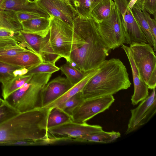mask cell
Instances as JSON below:
<instances>
[{
  "mask_svg": "<svg viewBox=\"0 0 156 156\" xmlns=\"http://www.w3.org/2000/svg\"><path fill=\"white\" fill-rule=\"evenodd\" d=\"M69 62L85 72L100 65L109 51L99 36L96 23L92 17L78 16L74 20Z\"/></svg>",
  "mask_w": 156,
  "mask_h": 156,
  "instance_id": "obj_1",
  "label": "cell"
},
{
  "mask_svg": "<svg viewBox=\"0 0 156 156\" xmlns=\"http://www.w3.org/2000/svg\"><path fill=\"white\" fill-rule=\"evenodd\" d=\"M50 111L41 108L19 113L0 125V145L21 140H46L54 143L48 132Z\"/></svg>",
  "mask_w": 156,
  "mask_h": 156,
  "instance_id": "obj_2",
  "label": "cell"
},
{
  "mask_svg": "<svg viewBox=\"0 0 156 156\" xmlns=\"http://www.w3.org/2000/svg\"><path fill=\"white\" fill-rule=\"evenodd\" d=\"M131 83L126 67L119 58L105 60L99 71L88 82L81 91L84 99L113 95L126 90Z\"/></svg>",
  "mask_w": 156,
  "mask_h": 156,
  "instance_id": "obj_3",
  "label": "cell"
},
{
  "mask_svg": "<svg viewBox=\"0 0 156 156\" xmlns=\"http://www.w3.org/2000/svg\"><path fill=\"white\" fill-rule=\"evenodd\" d=\"M52 74L33 75L23 86L4 99L5 102L19 113L42 108L41 91Z\"/></svg>",
  "mask_w": 156,
  "mask_h": 156,
  "instance_id": "obj_4",
  "label": "cell"
},
{
  "mask_svg": "<svg viewBox=\"0 0 156 156\" xmlns=\"http://www.w3.org/2000/svg\"><path fill=\"white\" fill-rule=\"evenodd\" d=\"M129 48L140 76L149 89L156 87V56L153 47L144 42H133Z\"/></svg>",
  "mask_w": 156,
  "mask_h": 156,
  "instance_id": "obj_5",
  "label": "cell"
},
{
  "mask_svg": "<svg viewBox=\"0 0 156 156\" xmlns=\"http://www.w3.org/2000/svg\"><path fill=\"white\" fill-rule=\"evenodd\" d=\"M51 19L48 42L54 54L70 62L73 38V28L53 16Z\"/></svg>",
  "mask_w": 156,
  "mask_h": 156,
  "instance_id": "obj_6",
  "label": "cell"
},
{
  "mask_svg": "<svg viewBox=\"0 0 156 156\" xmlns=\"http://www.w3.org/2000/svg\"><path fill=\"white\" fill-rule=\"evenodd\" d=\"M95 22L100 38L109 51L124 44L121 16L116 2L113 12L108 18L99 22Z\"/></svg>",
  "mask_w": 156,
  "mask_h": 156,
  "instance_id": "obj_7",
  "label": "cell"
},
{
  "mask_svg": "<svg viewBox=\"0 0 156 156\" xmlns=\"http://www.w3.org/2000/svg\"><path fill=\"white\" fill-rule=\"evenodd\" d=\"M115 100L113 95L84 99L73 112L72 120L78 123L86 122L96 115L108 109Z\"/></svg>",
  "mask_w": 156,
  "mask_h": 156,
  "instance_id": "obj_8",
  "label": "cell"
},
{
  "mask_svg": "<svg viewBox=\"0 0 156 156\" xmlns=\"http://www.w3.org/2000/svg\"><path fill=\"white\" fill-rule=\"evenodd\" d=\"M99 125H90L86 122L78 123L72 121L48 129L50 136L57 140H71L74 138L93 134L103 130Z\"/></svg>",
  "mask_w": 156,
  "mask_h": 156,
  "instance_id": "obj_9",
  "label": "cell"
},
{
  "mask_svg": "<svg viewBox=\"0 0 156 156\" xmlns=\"http://www.w3.org/2000/svg\"><path fill=\"white\" fill-rule=\"evenodd\" d=\"M121 16L122 24L125 37V44L133 42L147 43L145 37L135 20L128 0H115Z\"/></svg>",
  "mask_w": 156,
  "mask_h": 156,
  "instance_id": "obj_10",
  "label": "cell"
},
{
  "mask_svg": "<svg viewBox=\"0 0 156 156\" xmlns=\"http://www.w3.org/2000/svg\"><path fill=\"white\" fill-rule=\"evenodd\" d=\"M136 108L131 109V116L125 134L135 131L147 123L156 112L155 89Z\"/></svg>",
  "mask_w": 156,
  "mask_h": 156,
  "instance_id": "obj_11",
  "label": "cell"
},
{
  "mask_svg": "<svg viewBox=\"0 0 156 156\" xmlns=\"http://www.w3.org/2000/svg\"><path fill=\"white\" fill-rule=\"evenodd\" d=\"M49 15L58 19L73 27L78 16L69 2L63 0H34Z\"/></svg>",
  "mask_w": 156,
  "mask_h": 156,
  "instance_id": "obj_12",
  "label": "cell"
},
{
  "mask_svg": "<svg viewBox=\"0 0 156 156\" xmlns=\"http://www.w3.org/2000/svg\"><path fill=\"white\" fill-rule=\"evenodd\" d=\"M21 35L26 43L41 57L43 62L55 63L60 58L53 53L49 43L48 34L45 37L21 31Z\"/></svg>",
  "mask_w": 156,
  "mask_h": 156,
  "instance_id": "obj_13",
  "label": "cell"
},
{
  "mask_svg": "<svg viewBox=\"0 0 156 156\" xmlns=\"http://www.w3.org/2000/svg\"><path fill=\"white\" fill-rule=\"evenodd\" d=\"M73 85L66 78L61 76L48 82L41 91L42 108L57 99Z\"/></svg>",
  "mask_w": 156,
  "mask_h": 156,
  "instance_id": "obj_14",
  "label": "cell"
},
{
  "mask_svg": "<svg viewBox=\"0 0 156 156\" xmlns=\"http://www.w3.org/2000/svg\"><path fill=\"white\" fill-rule=\"evenodd\" d=\"M121 48L124 51L131 66L134 86V92L131 99L133 105L145 99L149 96L147 86L140 77L136 67L129 47L122 44Z\"/></svg>",
  "mask_w": 156,
  "mask_h": 156,
  "instance_id": "obj_15",
  "label": "cell"
},
{
  "mask_svg": "<svg viewBox=\"0 0 156 156\" xmlns=\"http://www.w3.org/2000/svg\"><path fill=\"white\" fill-rule=\"evenodd\" d=\"M0 10L31 13L41 17H51L34 1L3 0L0 5Z\"/></svg>",
  "mask_w": 156,
  "mask_h": 156,
  "instance_id": "obj_16",
  "label": "cell"
},
{
  "mask_svg": "<svg viewBox=\"0 0 156 156\" xmlns=\"http://www.w3.org/2000/svg\"><path fill=\"white\" fill-rule=\"evenodd\" d=\"M0 61L14 66L28 69L43 62L40 55L30 51L12 55L0 56Z\"/></svg>",
  "mask_w": 156,
  "mask_h": 156,
  "instance_id": "obj_17",
  "label": "cell"
},
{
  "mask_svg": "<svg viewBox=\"0 0 156 156\" xmlns=\"http://www.w3.org/2000/svg\"><path fill=\"white\" fill-rule=\"evenodd\" d=\"M101 64L97 67L87 72L80 81L73 86L61 97L44 108L51 109L57 107L69 98L78 93L81 92L90 80L99 71Z\"/></svg>",
  "mask_w": 156,
  "mask_h": 156,
  "instance_id": "obj_18",
  "label": "cell"
},
{
  "mask_svg": "<svg viewBox=\"0 0 156 156\" xmlns=\"http://www.w3.org/2000/svg\"><path fill=\"white\" fill-rule=\"evenodd\" d=\"M50 18L40 17L24 21L21 23L23 31L45 37L49 32Z\"/></svg>",
  "mask_w": 156,
  "mask_h": 156,
  "instance_id": "obj_19",
  "label": "cell"
},
{
  "mask_svg": "<svg viewBox=\"0 0 156 156\" xmlns=\"http://www.w3.org/2000/svg\"><path fill=\"white\" fill-rule=\"evenodd\" d=\"M28 51L36 53L26 43L21 34L17 39L0 41V56L12 55Z\"/></svg>",
  "mask_w": 156,
  "mask_h": 156,
  "instance_id": "obj_20",
  "label": "cell"
},
{
  "mask_svg": "<svg viewBox=\"0 0 156 156\" xmlns=\"http://www.w3.org/2000/svg\"><path fill=\"white\" fill-rule=\"evenodd\" d=\"M120 136V133L118 132L113 131L108 132L103 130L93 134L72 138L71 140L80 142L108 143L115 141Z\"/></svg>",
  "mask_w": 156,
  "mask_h": 156,
  "instance_id": "obj_21",
  "label": "cell"
},
{
  "mask_svg": "<svg viewBox=\"0 0 156 156\" xmlns=\"http://www.w3.org/2000/svg\"><path fill=\"white\" fill-rule=\"evenodd\" d=\"M133 15L143 33L148 43L156 51V40L154 38L141 10L136 4L132 9Z\"/></svg>",
  "mask_w": 156,
  "mask_h": 156,
  "instance_id": "obj_22",
  "label": "cell"
},
{
  "mask_svg": "<svg viewBox=\"0 0 156 156\" xmlns=\"http://www.w3.org/2000/svg\"><path fill=\"white\" fill-rule=\"evenodd\" d=\"M104 0H67L78 16L85 18L91 17V11Z\"/></svg>",
  "mask_w": 156,
  "mask_h": 156,
  "instance_id": "obj_23",
  "label": "cell"
},
{
  "mask_svg": "<svg viewBox=\"0 0 156 156\" xmlns=\"http://www.w3.org/2000/svg\"><path fill=\"white\" fill-rule=\"evenodd\" d=\"M115 5V0H104L92 10L91 17L97 22L108 18L113 12Z\"/></svg>",
  "mask_w": 156,
  "mask_h": 156,
  "instance_id": "obj_24",
  "label": "cell"
},
{
  "mask_svg": "<svg viewBox=\"0 0 156 156\" xmlns=\"http://www.w3.org/2000/svg\"><path fill=\"white\" fill-rule=\"evenodd\" d=\"M5 28L14 31L23 30L22 25L19 20L15 12L0 10V28Z\"/></svg>",
  "mask_w": 156,
  "mask_h": 156,
  "instance_id": "obj_25",
  "label": "cell"
},
{
  "mask_svg": "<svg viewBox=\"0 0 156 156\" xmlns=\"http://www.w3.org/2000/svg\"><path fill=\"white\" fill-rule=\"evenodd\" d=\"M33 75H25L15 76L2 84V96L3 99L23 86Z\"/></svg>",
  "mask_w": 156,
  "mask_h": 156,
  "instance_id": "obj_26",
  "label": "cell"
},
{
  "mask_svg": "<svg viewBox=\"0 0 156 156\" xmlns=\"http://www.w3.org/2000/svg\"><path fill=\"white\" fill-rule=\"evenodd\" d=\"M72 121L70 115L59 108H55L50 109L48 116L47 127L48 129Z\"/></svg>",
  "mask_w": 156,
  "mask_h": 156,
  "instance_id": "obj_27",
  "label": "cell"
},
{
  "mask_svg": "<svg viewBox=\"0 0 156 156\" xmlns=\"http://www.w3.org/2000/svg\"><path fill=\"white\" fill-rule=\"evenodd\" d=\"M66 78L71 84L74 85L80 81L84 77L87 72H83L73 66L69 62L59 67Z\"/></svg>",
  "mask_w": 156,
  "mask_h": 156,
  "instance_id": "obj_28",
  "label": "cell"
},
{
  "mask_svg": "<svg viewBox=\"0 0 156 156\" xmlns=\"http://www.w3.org/2000/svg\"><path fill=\"white\" fill-rule=\"evenodd\" d=\"M84 100L81 92H80L68 99L57 107L71 116L74 110Z\"/></svg>",
  "mask_w": 156,
  "mask_h": 156,
  "instance_id": "obj_29",
  "label": "cell"
},
{
  "mask_svg": "<svg viewBox=\"0 0 156 156\" xmlns=\"http://www.w3.org/2000/svg\"><path fill=\"white\" fill-rule=\"evenodd\" d=\"M60 70L59 68L55 65V63L43 62L28 69L26 75H33L41 73H53Z\"/></svg>",
  "mask_w": 156,
  "mask_h": 156,
  "instance_id": "obj_30",
  "label": "cell"
},
{
  "mask_svg": "<svg viewBox=\"0 0 156 156\" xmlns=\"http://www.w3.org/2000/svg\"><path fill=\"white\" fill-rule=\"evenodd\" d=\"M20 68L0 61V82L2 84L15 77L14 71Z\"/></svg>",
  "mask_w": 156,
  "mask_h": 156,
  "instance_id": "obj_31",
  "label": "cell"
},
{
  "mask_svg": "<svg viewBox=\"0 0 156 156\" xmlns=\"http://www.w3.org/2000/svg\"><path fill=\"white\" fill-rule=\"evenodd\" d=\"M19 113L5 101L0 106V125Z\"/></svg>",
  "mask_w": 156,
  "mask_h": 156,
  "instance_id": "obj_32",
  "label": "cell"
},
{
  "mask_svg": "<svg viewBox=\"0 0 156 156\" xmlns=\"http://www.w3.org/2000/svg\"><path fill=\"white\" fill-rule=\"evenodd\" d=\"M20 37V31H14L5 28H0V41L17 39Z\"/></svg>",
  "mask_w": 156,
  "mask_h": 156,
  "instance_id": "obj_33",
  "label": "cell"
},
{
  "mask_svg": "<svg viewBox=\"0 0 156 156\" xmlns=\"http://www.w3.org/2000/svg\"><path fill=\"white\" fill-rule=\"evenodd\" d=\"M146 19L151 33L156 40V21L155 19H152L150 16V14L144 9L141 10Z\"/></svg>",
  "mask_w": 156,
  "mask_h": 156,
  "instance_id": "obj_34",
  "label": "cell"
},
{
  "mask_svg": "<svg viewBox=\"0 0 156 156\" xmlns=\"http://www.w3.org/2000/svg\"><path fill=\"white\" fill-rule=\"evenodd\" d=\"M144 9L149 14L153 15L156 20V0H145Z\"/></svg>",
  "mask_w": 156,
  "mask_h": 156,
  "instance_id": "obj_35",
  "label": "cell"
},
{
  "mask_svg": "<svg viewBox=\"0 0 156 156\" xmlns=\"http://www.w3.org/2000/svg\"><path fill=\"white\" fill-rule=\"evenodd\" d=\"M17 17L20 22L41 17L35 14L25 12H15Z\"/></svg>",
  "mask_w": 156,
  "mask_h": 156,
  "instance_id": "obj_36",
  "label": "cell"
},
{
  "mask_svg": "<svg viewBox=\"0 0 156 156\" xmlns=\"http://www.w3.org/2000/svg\"><path fill=\"white\" fill-rule=\"evenodd\" d=\"M145 0H137L135 4L142 10L144 9V5Z\"/></svg>",
  "mask_w": 156,
  "mask_h": 156,
  "instance_id": "obj_37",
  "label": "cell"
},
{
  "mask_svg": "<svg viewBox=\"0 0 156 156\" xmlns=\"http://www.w3.org/2000/svg\"><path fill=\"white\" fill-rule=\"evenodd\" d=\"M137 0H130L128 6L129 9H132Z\"/></svg>",
  "mask_w": 156,
  "mask_h": 156,
  "instance_id": "obj_38",
  "label": "cell"
},
{
  "mask_svg": "<svg viewBox=\"0 0 156 156\" xmlns=\"http://www.w3.org/2000/svg\"><path fill=\"white\" fill-rule=\"evenodd\" d=\"M5 102V101L4 99H2L0 97V106L3 104Z\"/></svg>",
  "mask_w": 156,
  "mask_h": 156,
  "instance_id": "obj_39",
  "label": "cell"
},
{
  "mask_svg": "<svg viewBox=\"0 0 156 156\" xmlns=\"http://www.w3.org/2000/svg\"><path fill=\"white\" fill-rule=\"evenodd\" d=\"M2 0H0V5L1 4V3H2Z\"/></svg>",
  "mask_w": 156,
  "mask_h": 156,
  "instance_id": "obj_40",
  "label": "cell"
},
{
  "mask_svg": "<svg viewBox=\"0 0 156 156\" xmlns=\"http://www.w3.org/2000/svg\"><path fill=\"white\" fill-rule=\"evenodd\" d=\"M128 0V1L129 2V1H130V0Z\"/></svg>",
  "mask_w": 156,
  "mask_h": 156,
  "instance_id": "obj_41",
  "label": "cell"
},
{
  "mask_svg": "<svg viewBox=\"0 0 156 156\" xmlns=\"http://www.w3.org/2000/svg\"><path fill=\"white\" fill-rule=\"evenodd\" d=\"M63 0L66 1L68 2V1H67V0Z\"/></svg>",
  "mask_w": 156,
  "mask_h": 156,
  "instance_id": "obj_42",
  "label": "cell"
},
{
  "mask_svg": "<svg viewBox=\"0 0 156 156\" xmlns=\"http://www.w3.org/2000/svg\"><path fill=\"white\" fill-rule=\"evenodd\" d=\"M29 0V1H32V0Z\"/></svg>",
  "mask_w": 156,
  "mask_h": 156,
  "instance_id": "obj_43",
  "label": "cell"
}]
</instances>
